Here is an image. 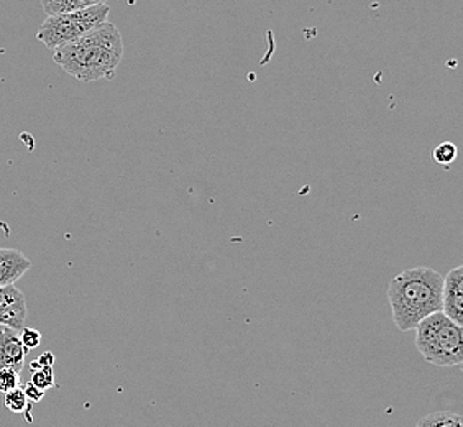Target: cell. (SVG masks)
<instances>
[{
    "instance_id": "4fadbf2b",
    "label": "cell",
    "mask_w": 463,
    "mask_h": 427,
    "mask_svg": "<svg viewBox=\"0 0 463 427\" xmlns=\"http://www.w3.org/2000/svg\"><path fill=\"white\" fill-rule=\"evenodd\" d=\"M32 384L38 390L46 392L54 386L53 366H40L32 375Z\"/></svg>"
},
{
    "instance_id": "30bf717a",
    "label": "cell",
    "mask_w": 463,
    "mask_h": 427,
    "mask_svg": "<svg viewBox=\"0 0 463 427\" xmlns=\"http://www.w3.org/2000/svg\"><path fill=\"white\" fill-rule=\"evenodd\" d=\"M416 427H463V418L452 411H437L420 419Z\"/></svg>"
},
{
    "instance_id": "7c38bea8",
    "label": "cell",
    "mask_w": 463,
    "mask_h": 427,
    "mask_svg": "<svg viewBox=\"0 0 463 427\" xmlns=\"http://www.w3.org/2000/svg\"><path fill=\"white\" fill-rule=\"evenodd\" d=\"M457 147L452 142H444L440 145H437L432 152V158L436 161L437 165H442V166H449L457 160Z\"/></svg>"
},
{
    "instance_id": "52a82bcc",
    "label": "cell",
    "mask_w": 463,
    "mask_h": 427,
    "mask_svg": "<svg viewBox=\"0 0 463 427\" xmlns=\"http://www.w3.org/2000/svg\"><path fill=\"white\" fill-rule=\"evenodd\" d=\"M27 352L17 330L0 326V368H10L20 374L25 365Z\"/></svg>"
},
{
    "instance_id": "e0dca14e",
    "label": "cell",
    "mask_w": 463,
    "mask_h": 427,
    "mask_svg": "<svg viewBox=\"0 0 463 427\" xmlns=\"http://www.w3.org/2000/svg\"><path fill=\"white\" fill-rule=\"evenodd\" d=\"M38 364L42 366H53L54 364V356L53 354H50V352H45L43 356H40L38 360H36Z\"/></svg>"
},
{
    "instance_id": "7a4b0ae2",
    "label": "cell",
    "mask_w": 463,
    "mask_h": 427,
    "mask_svg": "<svg viewBox=\"0 0 463 427\" xmlns=\"http://www.w3.org/2000/svg\"><path fill=\"white\" fill-rule=\"evenodd\" d=\"M442 285L444 276L428 267L411 268L392 278L388 299L398 330L416 329L429 314L442 311Z\"/></svg>"
},
{
    "instance_id": "9a60e30c",
    "label": "cell",
    "mask_w": 463,
    "mask_h": 427,
    "mask_svg": "<svg viewBox=\"0 0 463 427\" xmlns=\"http://www.w3.org/2000/svg\"><path fill=\"white\" fill-rule=\"evenodd\" d=\"M20 332H22V334H20V340H22L24 347L27 348V350H33V348H36L38 346H40L42 334H40L38 330L24 327V329L20 330Z\"/></svg>"
},
{
    "instance_id": "2e32d148",
    "label": "cell",
    "mask_w": 463,
    "mask_h": 427,
    "mask_svg": "<svg viewBox=\"0 0 463 427\" xmlns=\"http://www.w3.org/2000/svg\"><path fill=\"white\" fill-rule=\"evenodd\" d=\"M25 394H27L28 401H33V403H38V401L43 400L45 398V392H42V390H38L36 386H33L32 383L25 386Z\"/></svg>"
},
{
    "instance_id": "8fae6325",
    "label": "cell",
    "mask_w": 463,
    "mask_h": 427,
    "mask_svg": "<svg viewBox=\"0 0 463 427\" xmlns=\"http://www.w3.org/2000/svg\"><path fill=\"white\" fill-rule=\"evenodd\" d=\"M4 404L7 410L12 413H25L28 408V398L24 388H15L12 392L5 393V398H4Z\"/></svg>"
},
{
    "instance_id": "ba28073f",
    "label": "cell",
    "mask_w": 463,
    "mask_h": 427,
    "mask_svg": "<svg viewBox=\"0 0 463 427\" xmlns=\"http://www.w3.org/2000/svg\"><path fill=\"white\" fill-rule=\"evenodd\" d=\"M32 267V261L15 249H0V288L15 285Z\"/></svg>"
},
{
    "instance_id": "8992f818",
    "label": "cell",
    "mask_w": 463,
    "mask_h": 427,
    "mask_svg": "<svg viewBox=\"0 0 463 427\" xmlns=\"http://www.w3.org/2000/svg\"><path fill=\"white\" fill-rule=\"evenodd\" d=\"M442 312L447 318L460 324L463 322V267L450 270L442 285Z\"/></svg>"
},
{
    "instance_id": "3957f363",
    "label": "cell",
    "mask_w": 463,
    "mask_h": 427,
    "mask_svg": "<svg viewBox=\"0 0 463 427\" xmlns=\"http://www.w3.org/2000/svg\"><path fill=\"white\" fill-rule=\"evenodd\" d=\"M416 347L432 365L460 366L463 364L462 326L442 311L432 312L416 326Z\"/></svg>"
},
{
    "instance_id": "6da1fadb",
    "label": "cell",
    "mask_w": 463,
    "mask_h": 427,
    "mask_svg": "<svg viewBox=\"0 0 463 427\" xmlns=\"http://www.w3.org/2000/svg\"><path fill=\"white\" fill-rule=\"evenodd\" d=\"M52 53L62 71L78 81L112 80L124 58V40L114 24L104 22Z\"/></svg>"
},
{
    "instance_id": "277c9868",
    "label": "cell",
    "mask_w": 463,
    "mask_h": 427,
    "mask_svg": "<svg viewBox=\"0 0 463 427\" xmlns=\"http://www.w3.org/2000/svg\"><path fill=\"white\" fill-rule=\"evenodd\" d=\"M109 12H110V7L106 2H102V4L92 5L88 9L48 15L38 30L36 38L50 52H54L56 48L71 43L80 36L86 35L92 28L108 22Z\"/></svg>"
},
{
    "instance_id": "5bb4252c",
    "label": "cell",
    "mask_w": 463,
    "mask_h": 427,
    "mask_svg": "<svg viewBox=\"0 0 463 427\" xmlns=\"http://www.w3.org/2000/svg\"><path fill=\"white\" fill-rule=\"evenodd\" d=\"M20 386V374L10 368H0V393H9Z\"/></svg>"
},
{
    "instance_id": "5b68a950",
    "label": "cell",
    "mask_w": 463,
    "mask_h": 427,
    "mask_svg": "<svg viewBox=\"0 0 463 427\" xmlns=\"http://www.w3.org/2000/svg\"><path fill=\"white\" fill-rule=\"evenodd\" d=\"M27 314L25 294L17 289L15 285L2 286L0 288V326L20 332L25 327Z\"/></svg>"
},
{
    "instance_id": "9c48e42d",
    "label": "cell",
    "mask_w": 463,
    "mask_h": 427,
    "mask_svg": "<svg viewBox=\"0 0 463 427\" xmlns=\"http://www.w3.org/2000/svg\"><path fill=\"white\" fill-rule=\"evenodd\" d=\"M40 2H42V7L45 10L46 15H56V14L88 9V7L98 5L106 0H40Z\"/></svg>"
}]
</instances>
